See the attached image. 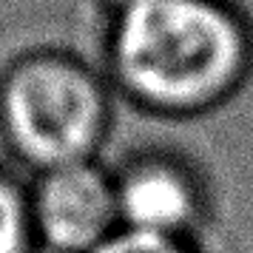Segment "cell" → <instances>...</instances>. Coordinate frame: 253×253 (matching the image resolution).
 Here are the masks:
<instances>
[{
    "label": "cell",
    "mask_w": 253,
    "mask_h": 253,
    "mask_svg": "<svg viewBox=\"0 0 253 253\" xmlns=\"http://www.w3.org/2000/svg\"><path fill=\"white\" fill-rule=\"evenodd\" d=\"M0 253H37L29 219V185L12 162L0 160Z\"/></svg>",
    "instance_id": "obj_5"
},
{
    "label": "cell",
    "mask_w": 253,
    "mask_h": 253,
    "mask_svg": "<svg viewBox=\"0 0 253 253\" xmlns=\"http://www.w3.org/2000/svg\"><path fill=\"white\" fill-rule=\"evenodd\" d=\"M111 171L123 230L199 242L208 191L188 160L168 151H137Z\"/></svg>",
    "instance_id": "obj_4"
},
{
    "label": "cell",
    "mask_w": 253,
    "mask_h": 253,
    "mask_svg": "<svg viewBox=\"0 0 253 253\" xmlns=\"http://www.w3.org/2000/svg\"><path fill=\"white\" fill-rule=\"evenodd\" d=\"M37 253H88L120 230L114 171L103 160L26 176Z\"/></svg>",
    "instance_id": "obj_3"
},
{
    "label": "cell",
    "mask_w": 253,
    "mask_h": 253,
    "mask_svg": "<svg viewBox=\"0 0 253 253\" xmlns=\"http://www.w3.org/2000/svg\"><path fill=\"white\" fill-rule=\"evenodd\" d=\"M114 126L103 69L57 46L23 48L0 69V148L29 173L100 160Z\"/></svg>",
    "instance_id": "obj_2"
},
{
    "label": "cell",
    "mask_w": 253,
    "mask_h": 253,
    "mask_svg": "<svg viewBox=\"0 0 253 253\" xmlns=\"http://www.w3.org/2000/svg\"><path fill=\"white\" fill-rule=\"evenodd\" d=\"M105 17V77L148 114H211L253 74V26L230 0H117Z\"/></svg>",
    "instance_id": "obj_1"
},
{
    "label": "cell",
    "mask_w": 253,
    "mask_h": 253,
    "mask_svg": "<svg viewBox=\"0 0 253 253\" xmlns=\"http://www.w3.org/2000/svg\"><path fill=\"white\" fill-rule=\"evenodd\" d=\"M88 253H202V248L196 239H168L120 228L114 236H108Z\"/></svg>",
    "instance_id": "obj_6"
}]
</instances>
